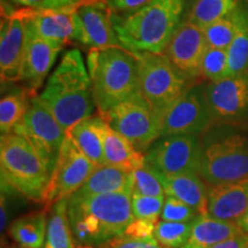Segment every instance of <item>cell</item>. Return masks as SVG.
I'll use <instances>...</instances> for the list:
<instances>
[{"instance_id": "39", "label": "cell", "mask_w": 248, "mask_h": 248, "mask_svg": "<svg viewBox=\"0 0 248 248\" xmlns=\"http://www.w3.org/2000/svg\"><path fill=\"white\" fill-rule=\"evenodd\" d=\"M146 241H141L130 238L128 235L122 234L115 238L108 244V248H141Z\"/></svg>"}, {"instance_id": "35", "label": "cell", "mask_w": 248, "mask_h": 248, "mask_svg": "<svg viewBox=\"0 0 248 248\" xmlns=\"http://www.w3.org/2000/svg\"><path fill=\"white\" fill-rule=\"evenodd\" d=\"M164 197H146L132 194L131 206L135 218L155 219L157 221L162 212Z\"/></svg>"}, {"instance_id": "21", "label": "cell", "mask_w": 248, "mask_h": 248, "mask_svg": "<svg viewBox=\"0 0 248 248\" xmlns=\"http://www.w3.org/2000/svg\"><path fill=\"white\" fill-rule=\"evenodd\" d=\"M108 123L100 114L82 120L71 128L67 135L95 166L106 164L104 155V137Z\"/></svg>"}, {"instance_id": "1", "label": "cell", "mask_w": 248, "mask_h": 248, "mask_svg": "<svg viewBox=\"0 0 248 248\" xmlns=\"http://www.w3.org/2000/svg\"><path fill=\"white\" fill-rule=\"evenodd\" d=\"M131 191L69 198L68 216L77 247H106L133 221Z\"/></svg>"}, {"instance_id": "29", "label": "cell", "mask_w": 248, "mask_h": 248, "mask_svg": "<svg viewBox=\"0 0 248 248\" xmlns=\"http://www.w3.org/2000/svg\"><path fill=\"white\" fill-rule=\"evenodd\" d=\"M240 0H194L186 20L200 28H206L230 15Z\"/></svg>"}, {"instance_id": "10", "label": "cell", "mask_w": 248, "mask_h": 248, "mask_svg": "<svg viewBox=\"0 0 248 248\" xmlns=\"http://www.w3.org/2000/svg\"><path fill=\"white\" fill-rule=\"evenodd\" d=\"M202 151L199 136H167L154 142L145 153V159L163 175H199Z\"/></svg>"}, {"instance_id": "34", "label": "cell", "mask_w": 248, "mask_h": 248, "mask_svg": "<svg viewBox=\"0 0 248 248\" xmlns=\"http://www.w3.org/2000/svg\"><path fill=\"white\" fill-rule=\"evenodd\" d=\"M199 215L200 214L188 204L171 195H166L160 218L161 221L167 222H186L197 218Z\"/></svg>"}, {"instance_id": "22", "label": "cell", "mask_w": 248, "mask_h": 248, "mask_svg": "<svg viewBox=\"0 0 248 248\" xmlns=\"http://www.w3.org/2000/svg\"><path fill=\"white\" fill-rule=\"evenodd\" d=\"M243 233L235 222H226L199 215L195 219L187 243L181 248H210Z\"/></svg>"}, {"instance_id": "24", "label": "cell", "mask_w": 248, "mask_h": 248, "mask_svg": "<svg viewBox=\"0 0 248 248\" xmlns=\"http://www.w3.org/2000/svg\"><path fill=\"white\" fill-rule=\"evenodd\" d=\"M121 191H131V173L110 164H102L97 167L84 185L75 193L94 195Z\"/></svg>"}, {"instance_id": "27", "label": "cell", "mask_w": 248, "mask_h": 248, "mask_svg": "<svg viewBox=\"0 0 248 248\" xmlns=\"http://www.w3.org/2000/svg\"><path fill=\"white\" fill-rule=\"evenodd\" d=\"M69 198L52 204L48 210L44 248H77L68 216Z\"/></svg>"}, {"instance_id": "11", "label": "cell", "mask_w": 248, "mask_h": 248, "mask_svg": "<svg viewBox=\"0 0 248 248\" xmlns=\"http://www.w3.org/2000/svg\"><path fill=\"white\" fill-rule=\"evenodd\" d=\"M97 167L67 135L43 201L46 204L45 209L58 201L70 198L84 185Z\"/></svg>"}, {"instance_id": "14", "label": "cell", "mask_w": 248, "mask_h": 248, "mask_svg": "<svg viewBox=\"0 0 248 248\" xmlns=\"http://www.w3.org/2000/svg\"><path fill=\"white\" fill-rule=\"evenodd\" d=\"M27 42L26 20L14 9L2 8L0 28V75L2 84L21 82Z\"/></svg>"}, {"instance_id": "4", "label": "cell", "mask_w": 248, "mask_h": 248, "mask_svg": "<svg viewBox=\"0 0 248 248\" xmlns=\"http://www.w3.org/2000/svg\"><path fill=\"white\" fill-rule=\"evenodd\" d=\"M86 67L95 107L102 116L116 105L140 93L138 58L122 46L89 49Z\"/></svg>"}, {"instance_id": "2", "label": "cell", "mask_w": 248, "mask_h": 248, "mask_svg": "<svg viewBox=\"0 0 248 248\" xmlns=\"http://www.w3.org/2000/svg\"><path fill=\"white\" fill-rule=\"evenodd\" d=\"M38 97L67 132L94 115L97 107L91 77L78 49H69L62 55Z\"/></svg>"}, {"instance_id": "3", "label": "cell", "mask_w": 248, "mask_h": 248, "mask_svg": "<svg viewBox=\"0 0 248 248\" xmlns=\"http://www.w3.org/2000/svg\"><path fill=\"white\" fill-rule=\"evenodd\" d=\"M186 0H150L141 7L113 13L121 45L132 53L163 54L181 24Z\"/></svg>"}, {"instance_id": "17", "label": "cell", "mask_w": 248, "mask_h": 248, "mask_svg": "<svg viewBox=\"0 0 248 248\" xmlns=\"http://www.w3.org/2000/svg\"><path fill=\"white\" fill-rule=\"evenodd\" d=\"M16 13L22 16L37 36L66 45L76 40L77 21L76 8L33 11L17 8Z\"/></svg>"}, {"instance_id": "5", "label": "cell", "mask_w": 248, "mask_h": 248, "mask_svg": "<svg viewBox=\"0 0 248 248\" xmlns=\"http://www.w3.org/2000/svg\"><path fill=\"white\" fill-rule=\"evenodd\" d=\"M0 169L1 182L17 193L36 202L44 201L52 173L24 136L16 132L1 135Z\"/></svg>"}, {"instance_id": "37", "label": "cell", "mask_w": 248, "mask_h": 248, "mask_svg": "<svg viewBox=\"0 0 248 248\" xmlns=\"http://www.w3.org/2000/svg\"><path fill=\"white\" fill-rule=\"evenodd\" d=\"M157 222L159 221H155V219L136 218L128 225V228L124 231V234L133 238V239L146 241V243L153 241L155 240L154 232Z\"/></svg>"}, {"instance_id": "42", "label": "cell", "mask_w": 248, "mask_h": 248, "mask_svg": "<svg viewBox=\"0 0 248 248\" xmlns=\"http://www.w3.org/2000/svg\"><path fill=\"white\" fill-rule=\"evenodd\" d=\"M237 223H238V225H239V228L241 229V231H243L244 233L248 234V209L246 210V213H245L244 215L240 217L239 221H238Z\"/></svg>"}, {"instance_id": "15", "label": "cell", "mask_w": 248, "mask_h": 248, "mask_svg": "<svg viewBox=\"0 0 248 248\" xmlns=\"http://www.w3.org/2000/svg\"><path fill=\"white\" fill-rule=\"evenodd\" d=\"M76 42L91 48L121 45L114 29L111 11L105 0H91L76 8Z\"/></svg>"}, {"instance_id": "19", "label": "cell", "mask_w": 248, "mask_h": 248, "mask_svg": "<svg viewBox=\"0 0 248 248\" xmlns=\"http://www.w3.org/2000/svg\"><path fill=\"white\" fill-rule=\"evenodd\" d=\"M248 209V177L241 181L210 186L208 215L226 222L239 221Z\"/></svg>"}, {"instance_id": "38", "label": "cell", "mask_w": 248, "mask_h": 248, "mask_svg": "<svg viewBox=\"0 0 248 248\" xmlns=\"http://www.w3.org/2000/svg\"><path fill=\"white\" fill-rule=\"evenodd\" d=\"M105 1L113 13H123L141 7L150 0H105Z\"/></svg>"}, {"instance_id": "7", "label": "cell", "mask_w": 248, "mask_h": 248, "mask_svg": "<svg viewBox=\"0 0 248 248\" xmlns=\"http://www.w3.org/2000/svg\"><path fill=\"white\" fill-rule=\"evenodd\" d=\"M139 61L140 94L162 119L166 111L192 85L164 54L135 53Z\"/></svg>"}, {"instance_id": "16", "label": "cell", "mask_w": 248, "mask_h": 248, "mask_svg": "<svg viewBox=\"0 0 248 248\" xmlns=\"http://www.w3.org/2000/svg\"><path fill=\"white\" fill-rule=\"evenodd\" d=\"M208 44L202 28L183 21L170 39L164 55L191 80L200 78L201 62Z\"/></svg>"}, {"instance_id": "30", "label": "cell", "mask_w": 248, "mask_h": 248, "mask_svg": "<svg viewBox=\"0 0 248 248\" xmlns=\"http://www.w3.org/2000/svg\"><path fill=\"white\" fill-rule=\"evenodd\" d=\"M197 218L186 222L159 221L154 232L155 239L163 248H181L187 243Z\"/></svg>"}, {"instance_id": "43", "label": "cell", "mask_w": 248, "mask_h": 248, "mask_svg": "<svg viewBox=\"0 0 248 248\" xmlns=\"http://www.w3.org/2000/svg\"><path fill=\"white\" fill-rule=\"evenodd\" d=\"M141 248H163L162 246H159V243H157V240L155 239L153 241H147V243H145L142 245Z\"/></svg>"}, {"instance_id": "20", "label": "cell", "mask_w": 248, "mask_h": 248, "mask_svg": "<svg viewBox=\"0 0 248 248\" xmlns=\"http://www.w3.org/2000/svg\"><path fill=\"white\" fill-rule=\"evenodd\" d=\"M156 170V169H155ZM166 195H171L197 210L200 215H208V193L206 183L199 175L168 176L156 170Z\"/></svg>"}, {"instance_id": "6", "label": "cell", "mask_w": 248, "mask_h": 248, "mask_svg": "<svg viewBox=\"0 0 248 248\" xmlns=\"http://www.w3.org/2000/svg\"><path fill=\"white\" fill-rule=\"evenodd\" d=\"M202 141L199 176L209 186L230 184L248 177V136L229 131Z\"/></svg>"}, {"instance_id": "9", "label": "cell", "mask_w": 248, "mask_h": 248, "mask_svg": "<svg viewBox=\"0 0 248 248\" xmlns=\"http://www.w3.org/2000/svg\"><path fill=\"white\" fill-rule=\"evenodd\" d=\"M13 132L24 136L32 144L52 173L67 137V131L39 97L32 95L26 116L15 126Z\"/></svg>"}, {"instance_id": "40", "label": "cell", "mask_w": 248, "mask_h": 248, "mask_svg": "<svg viewBox=\"0 0 248 248\" xmlns=\"http://www.w3.org/2000/svg\"><path fill=\"white\" fill-rule=\"evenodd\" d=\"M210 248H248V234L243 232Z\"/></svg>"}, {"instance_id": "33", "label": "cell", "mask_w": 248, "mask_h": 248, "mask_svg": "<svg viewBox=\"0 0 248 248\" xmlns=\"http://www.w3.org/2000/svg\"><path fill=\"white\" fill-rule=\"evenodd\" d=\"M228 49L207 47L201 62L200 77L207 82H216L228 77Z\"/></svg>"}, {"instance_id": "12", "label": "cell", "mask_w": 248, "mask_h": 248, "mask_svg": "<svg viewBox=\"0 0 248 248\" xmlns=\"http://www.w3.org/2000/svg\"><path fill=\"white\" fill-rule=\"evenodd\" d=\"M214 123L204 95V85L192 84L163 115L161 137L201 136L208 131Z\"/></svg>"}, {"instance_id": "28", "label": "cell", "mask_w": 248, "mask_h": 248, "mask_svg": "<svg viewBox=\"0 0 248 248\" xmlns=\"http://www.w3.org/2000/svg\"><path fill=\"white\" fill-rule=\"evenodd\" d=\"M31 93L26 89L16 90L5 94L0 100V131L7 135L14 131L15 126L26 116L30 106Z\"/></svg>"}, {"instance_id": "26", "label": "cell", "mask_w": 248, "mask_h": 248, "mask_svg": "<svg viewBox=\"0 0 248 248\" xmlns=\"http://www.w3.org/2000/svg\"><path fill=\"white\" fill-rule=\"evenodd\" d=\"M237 30L233 40L228 48V77L248 73V5L240 0L237 6Z\"/></svg>"}, {"instance_id": "13", "label": "cell", "mask_w": 248, "mask_h": 248, "mask_svg": "<svg viewBox=\"0 0 248 248\" xmlns=\"http://www.w3.org/2000/svg\"><path fill=\"white\" fill-rule=\"evenodd\" d=\"M214 122L235 124L248 116V73L204 85Z\"/></svg>"}, {"instance_id": "36", "label": "cell", "mask_w": 248, "mask_h": 248, "mask_svg": "<svg viewBox=\"0 0 248 248\" xmlns=\"http://www.w3.org/2000/svg\"><path fill=\"white\" fill-rule=\"evenodd\" d=\"M20 8H29L33 11H47V9L77 8L78 6L91 0H12Z\"/></svg>"}, {"instance_id": "8", "label": "cell", "mask_w": 248, "mask_h": 248, "mask_svg": "<svg viewBox=\"0 0 248 248\" xmlns=\"http://www.w3.org/2000/svg\"><path fill=\"white\" fill-rule=\"evenodd\" d=\"M104 117L111 128L123 135L142 154L161 138L162 119L140 93L116 105Z\"/></svg>"}, {"instance_id": "45", "label": "cell", "mask_w": 248, "mask_h": 248, "mask_svg": "<svg viewBox=\"0 0 248 248\" xmlns=\"http://www.w3.org/2000/svg\"><path fill=\"white\" fill-rule=\"evenodd\" d=\"M22 248H27V247H22Z\"/></svg>"}, {"instance_id": "47", "label": "cell", "mask_w": 248, "mask_h": 248, "mask_svg": "<svg viewBox=\"0 0 248 248\" xmlns=\"http://www.w3.org/2000/svg\"><path fill=\"white\" fill-rule=\"evenodd\" d=\"M77 248H78V247H77Z\"/></svg>"}, {"instance_id": "23", "label": "cell", "mask_w": 248, "mask_h": 248, "mask_svg": "<svg viewBox=\"0 0 248 248\" xmlns=\"http://www.w3.org/2000/svg\"><path fill=\"white\" fill-rule=\"evenodd\" d=\"M104 155L106 164L131 173L145 164V154L136 150L128 139L108 124L104 137Z\"/></svg>"}, {"instance_id": "31", "label": "cell", "mask_w": 248, "mask_h": 248, "mask_svg": "<svg viewBox=\"0 0 248 248\" xmlns=\"http://www.w3.org/2000/svg\"><path fill=\"white\" fill-rule=\"evenodd\" d=\"M132 194L146 197H164V188L156 170L145 159V164L131 172Z\"/></svg>"}, {"instance_id": "18", "label": "cell", "mask_w": 248, "mask_h": 248, "mask_svg": "<svg viewBox=\"0 0 248 248\" xmlns=\"http://www.w3.org/2000/svg\"><path fill=\"white\" fill-rule=\"evenodd\" d=\"M27 29V51L21 82L26 86L28 92L35 95L37 90L42 88L46 76L57 60L58 54L64 45L37 36L28 24Z\"/></svg>"}, {"instance_id": "41", "label": "cell", "mask_w": 248, "mask_h": 248, "mask_svg": "<svg viewBox=\"0 0 248 248\" xmlns=\"http://www.w3.org/2000/svg\"><path fill=\"white\" fill-rule=\"evenodd\" d=\"M8 201L4 192H1V232H4L8 224Z\"/></svg>"}, {"instance_id": "46", "label": "cell", "mask_w": 248, "mask_h": 248, "mask_svg": "<svg viewBox=\"0 0 248 248\" xmlns=\"http://www.w3.org/2000/svg\"><path fill=\"white\" fill-rule=\"evenodd\" d=\"M105 248H106V247H105Z\"/></svg>"}, {"instance_id": "44", "label": "cell", "mask_w": 248, "mask_h": 248, "mask_svg": "<svg viewBox=\"0 0 248 248\" xmlns=\"http://www.w3.org/2000/svg\"><path fill=\"white\" fill-rule=\"evenodd\" d=\"M78 248H92V247H78Z\"/></svg>"}, {"instance_id": "32", "label": "cell", "mask_w": 248, "mask_h": 248, "mask_svg": "<svg viewBox=\"0 0 248 248\" xmlns=\"http://www.w3.org/2000/svg\"><path fill=\"white\" fill-rule=\"evenodd\" d=\"M237 30L235 11L230 15L203 28L204 37L209 47L228 49L233 40Z\"/></svg>"}, {"instance_id": "25", "label": "cell", "mask_w": 248, "mask_h": 248, "mask_svg": "<svg viewBox=\"0 0 248 248\" xmlns=\"http://www.w3.org/2000/svg\"><path fill=\"white\" fill-rule=\"evenodd\" d=\"M47 210L29 213L15 219L8 226L9 237L27 248H42L47 232Z\"/></svg>"}]
</instances>
